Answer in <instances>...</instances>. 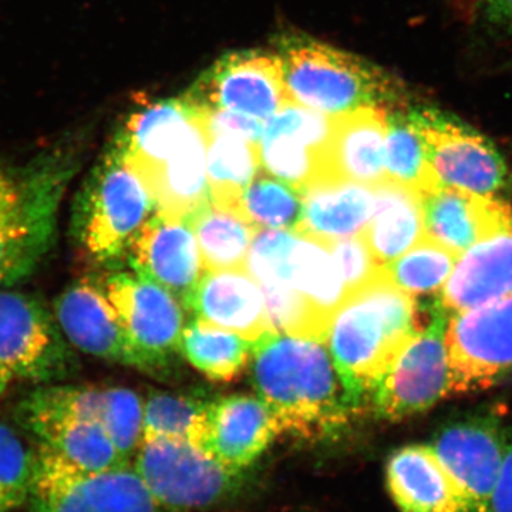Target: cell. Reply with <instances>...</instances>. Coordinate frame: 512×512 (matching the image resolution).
<instances>
[{"instance_id": "cell-1", "label": "cell", "mask_w": 512, "mask_h": 512, "mask_svg": "<svg viewBox=\"0 0 512 512\" xmlns=\"http://www.w3.org/2000/svg\"><path fill=\"white\" fill-rule=\"evenodd\" d=\"M251 380L282 433L332 436L355 412L325 343L268 332L252 342Z\"/></svg>"}, {"instance_id": "cell-2", "label": "cell", "mask_w": 512, "mask_h": 512, "mask_svg": "<svg viewBox=\"0 0 512 512\" xmlns=\"http://www.w3.org/2000/svg\"><path fill=\"white\" fill-rule=\"evenodd\" d=\"M423 326L416 298L383 274L342 303L330 319L325 345L355 412L367 409L377 379Z\"/></svg>"}, {"instance_id": "cell-3", "label": "cell", "mask_w": 512, "mask_h": 512, "mask_svg": "<svg viewBox=\"0 0 512 512\" xmlns=\"http://www.w3.org/2000/svg\"><path fill=\"white\" fill-rule=\"evenodd\" d=\"M76 160L55 151L25 165L0 160V289L30 278L56 241Z\"/></svg>"}, {"instance_id": "cell-4", "label": "cell", "mask_w": 512, "mask_h": 512, "mask_svg": "<svg viewBox=\"0 0 512 512\" xmlns=\"http://www.w3.org/2000/svg\"><path fill=\"white\" fill-rule=\"evenodd\" d=\"M286 97L326 116L387 107L397 89L382 69L312 37H281L276 49Z\"/></svg>"}, {"instance_id": "cell-5", "label": "cell", "mask_w": 512, "mask_h": 512, "mask_svg": "<svg viewBox=\"0 0 512 512\" xmlns=\"http://www.w3.org/2000/svg\"><path fill=\"white\" fill-rule=\"evenodd\" d=\"M154 212L150 191L113 144L74 200L72 237L90 262L113 266Z\"/></svg>"}, {"instance_id": "cell-6", "label": "cell", "mask_w": 512, "mask_h": 512, "mask_svg": "<svg viewBox=\"0 0 512 512\" xmlns=\"http://www.w3.org/2000/svg\"><path fill=\"white\" fill-rule=\"evenodd\" d=\"M451 313L433 302L423 328L403 346L370 392L367 410L380 420L399 421L436 406L453 394L446 346Z\"/></svg>"}, {"instance_id": "cell-7", "label": "cell", "mask_w": 512, "mask_h": 512, "mask_svg": "<svg viewBox=\"0 0 512 512\" xmlns=\"http://www.w3.org/2000/svg\"><path fill=\"white\" fill-rule=\"evenodd\" d=\"M53 309L32 293L0 289V363L15 380L62 382L79 369Z\"/></svg>"}, {"instance_id": "cell-8", "label": "cell", "mask_w": 512, "mask_h": 512, "mask_svg": "<svg viewBox=\"0 0 512 512\" xmlns=\"http://www.w3.org/2000/svg\"><path fill=\"white\" fill-rule=\"evenodd\" d=\"M133 467L160 510L173 512L217 504L237 487L241 476L191 441L168 437L141 441Z\"/></svg>"}, {"instance_id": "cell-9", "label": "cell", "mask_w": 512, "mask_h": 512, "mask_svg": "<svg viewBox=\"0 0 512 512\" xmlns=\"http://www.w3.org/2000/svg\"><path fill=\"white\" fill-rule=\"evenodd\" d=\"M141 370L163 375L180 353L184 330L183 305L163 286L137 272H114L103 282Z\"/></svg>"}, {"instance_id": "cell-10", "label": "cell", "mask_w": 512, "mask_h": 512, "mask_svg": "<svg viewBox=\"0 0 512 512\" xmlns=\"http://www.w3.org/2000/svg\"><path fill=\"white\" fill-rule=\"evenodd\" d=\"M453 394L488 389L512 373V295L451 313L446 330Z\"/></svg>"}, {"instance_id": "cell-11", "label": "cell", "mask_w": 512, "mask_h": 512, "mask_svg": "<svg viewBox=\"0 0 512 512\" xmlns=\"http://www.w3.org/2000/svg\"><path fill=\"white\" fill-rule=\"evenodd\" d=\"M423 137L439 185L495 195L507 181V167L494 144L456 116L433 109L409 110Z\"/></svg>"}, {"instance_id": "cell-12", "label": "cell", "mask_w": 512, "mask_h": 512, "mask_svg": "<svg viewBox=\"0 0 512 512\" xmlns=\"http://www.w3.org/2000/svg\"><path fill=\"white\" fill-rule=\"evenodd\" d=\"M201 110H227L266 121L288 100L278 57L264 50L222 56L184 94Z\"/></svg>"}, {"instance_id": "cell-13", "label": "cell", "mask_w": 512, "mask_h": 512, "mask_svg": "<svg viewBox=\"0 0 512 512\" xmlns=\"http://www.w3.org/2000/svg\"><path fill=\"white\" fill-rule=\"evenodd\" d=\"M507 439L500 420L476 416L450 424L430 444L467 512H490Z\"/></svg>"}, {"instance_id": "cell-14", "label": "cell", "mask_w": 512, "mask_h": 512, "mask_svg": "<svg viewBox=\"0 0 512 512\" xmlns=\"http://www.w3.org/2000/svg\"><path fill=\"white\" fill-rule=\"evenodd\" d=\"M53 313L70 345L86 355L141 370L119 313L92 278L73 282L53 301Z\"/></svg>"}, {"instance_id": "cell-15", "label": "cell", "mask_w": 512, "mask_h": 512, "mask_svg": "<svg viewBox=\"0 0 512 512\" xmlns=\"http://www.w3.org/2000/svg\"><path fill=\"white\" fill-rule=\"evenodd\" d=\"M282 434L279 421L259 397L232 394L208 404L195 446L228 470L251 467Z\"/></svg>"}, {"instance_id": "cell-16", "label": "cell", "mask_w": 512, "mask_h": 512, "mask_svg": "<svg viewBox=\"0 0 512 512\" xmlns=\"http://www.w3.org/2000/svg\"><path fill=\"white\" fill-rule=\"evenodd\" d=\"M127 256L134 272L163 286L181 305L205 272L190 224L157 211L138 231Z\"/></svg>"}, {"instance_id": "cell-17", "label": "cell", "mask_w": 512, "mask_h": 512, "mask_svg": "<svg viewBox=\"0 0 512 512\" xmlns=\"http://www.w3.org/2000/svg\"><path fill=\"white\" fill-rule=\"evenodd\" d=\"M204 128L200 111L185 97L147 104L131 114L114 144L141 181L170 163Z\"/></svg>"}, {"instance_id": "cell-18", "label": "cell", "mask_w": 512, "mask_h": 512, "mask_svg": "<svg viewBox=\"0 0 512 512\" xmlns=\"http://www.w3.org/2000/svg\"><path fill=\"white\" fill-rule=\"evenodd\" d=\"M421 198L426 237L458 256L484 238L512 228L510 204L495 195L440 185Z\"/></svg>"}, {"instance_id": "cell-19", "label": "cell", "mask_w": 512, "mask_h": 512, "mask_svg": "<svg viewBox=\"0 0 512 512\" xmlns=\"http://www.w3.org/2000/svg\"><path fill=\"white\" fill-rule=\"evenodd\" d=\"M184 308L194 319L255 342L269 332L264 293L247 269L205 271Z\"/></svg>"}, {"instance_id": "cell-20", "label": "cell", "mask_w": 512, "mask_h": 512, "mask_svg": "<svg viewBox=\"0 0 512 512\" xmlns=\"http://www.w3.org/2000/svg\"><path fill=\"white\" fill-rule=\"evenodd\" d=\"M16 416L40 447L79 470L99 473L130 464L120 456L106 430L93 421L47 409L26 397L19 403Z\"/></svg>"}, {"instance_id": "cell-21", "label": "cell", "mask_w": 512, "mask_h": 512, "mask_svg": "<svg viewBox=\"0 0 512 512\" xmlns=\"http://www.w3.org/2000/svg\"><path fill=\"white\" fill-rule=\"evenodd\" d=\"M387 107H365L336 116L326 153V180L369 187L386 180Z\"/></svg>"}, {"instance_id": "cell-22", "label": "cell", "mask_w": 512, "mask_h": 512, "mask_svg": "<svg viewBox=\"0 0 512 512\" xmlns=\"http://www.w3.org/2000/svg\"><path fill=\"white\" fill-rule=\"evenodd\" d=\"M512 295V228L484 238L458 256L440 293L450 313L468 311Z\"/></svg>"}, {"instance_id": "cell-23", "label": "cell", "mask_w": 512, "mask_h": 512, "mask_svg": "<svg viewBox=\"0 0 512 512\" xmlns=\"http://www.w3.org/2000/svg\"><path fill=\"white\" fill-rule=\"evenodd\" d=\"M386 484L400 512H467L430 444L397 448L387 460Z\"/></svg>"}, {"instance_id": "cell-24", "label": "cell", "mask_w": 512, "mask_h": 512, "mask_svg": "<svg viewBox=\"0 0 512 512\" xmlns=\"http://www.w3.org/2000/svg\"><path fill=\"white\" fill-rule=\"evenodd\" d=\"M375 211V188L346 180H322L302 191L295 232L322 241L363 234Z\"/></svg>"}, {"instance_id": "cell-25", "label": "cell", "mask_w": 512, "mask_h": 512, "mask_svg": "<svg viewBox=\"0 0 512 512\" xmlns=\"http://www.w3.org/2000/svg\"><path fill=\"white\" fill-rule=\"evenodd\" d=\"M265 284L292 286L311 302L328 326L332 316L348 299L342 272L326 241L298 232L284 264L271 278L259 282V285Z\"/></svg>"}, {"instance_id": "cell-26", "label": "cell", "mask_w": 512, "mask_h": 512, "mask_svg": "<svg viewBox=\"0 0 512 512\" xmlns=\"http://www.w3.org/2000/svg\"><path fill=\"white\" fill-rule=\"evenodd\" d=\"M373 188L375 211L360 235L383 268L426 237L423 198L413 188L387 178Z\"/></svg>"}, {"instance_id": "cell-27", "label": "cell", "mask_w": 512, "mask_h": 512, "mask_svg": "<svg viewBox=\"0 0 512 512\" xmlns=\"http://www.w3.org/2000/svg\"><path fill=\"white\" fill-rule=\"evenodd\" d=\"M185 221L194 231L205 271L245 269L258 227L211 201L205 202Z\"/></svg>"}, {"instance_id": "cell-28", "label": "cell", "mask_w": 512, "mask_h": 512, "mask_svg": "<svg viewBox=\"0 0 512 512\" xmlns=\"http://www.w3.org/2000/svg\"><path fill=\"white\" fill-rule=\"evenodd\" d=\"M261 171L258 144L235 136H208L207 180L210 201L238 214L239 200Z\"/></svg>"}, {"instance_id": "cell-29", "label": "cell", "mask_w": 512, "mask_h": 512, "mask_svg": "<svg viewBox=\"0 0 512 512\" xmlns=\"http://www.w3.org/2000/svg\"><path fill=\"white\" fill-rule=\"evenodd\" d=\"M251 346L235 333L192 319L183 330L180 353L208 379L229 382L247 366Z\"/></svg>"}, {"instance_id": "cell-30", "label": "cell", "mask_w": 512, "mask_h": 512, "mask_svg": "<svg viewBox=\"0 0 512 512\" xmlns=\"http://www.w3.org/2000/svg\"><path fill=\"white\" fill-rule=\"evenodd\" d=\"M384 168L387 180L413 188L420 195L440 187L430 167L426 144L409 111H389Z\"/></svg>"}, {"instance_id": "cell-31", "label": "cell", "mask_w": 512, "mask_h": 512, "mask_svg": "<svg viewBox=\"0 0 512 512\" xmlns=\"http://www.w3.org/2000/svg\"><path fill=\"white\" fill-rule=\"evenodd\" d=\"M73 470L92 512H160L156 498L131 464L99 473Z\"/></svg>"}, {"instance_id": "cell-32", "label": "cell", "mask_w": 512, "mask_h": 512, "mask_svg": "<svg viewBox=\"0 0 512 512\" xmlns=\"http://www.w3.org/2000/svg\"><path fill=\"white\" fill-rule=\"evenodd\" d=\"M259 164L265 174L301 192L326 180V154L302 138L286 133H262L258 143Z\"/></svg>"}, {"instance_id": "cell-33", "label": "cell", "mask_w": 512, "mask_h": 512, "mask_svg": "<svg viewBox=\"0 0 512 512\" xmlns=\"http://www.w3.org/2000/svg\"><path fill=\"white\" fill-rule=\"evenodd\" d=\"M457 259L458 255L424 237L406 254L384 265L382 274L390 284L417 298L441 291Z\"/></svg>"}, {"instance_id": "cell-34", "label": "cell", "mask_w": 512, "mask_h": 512, "mask_svg": "<svg viewBox=\"0 0 512 512\" xmlns=\"http://www.w3.org/2000/svg\"><path fill=\"white\" fill-rule=\"evenodd\" d=\"M26 503L32 512H92L77 485L73 467L43 447L35 454Z\"/></svg>"}, {"instance_id": "cell-35", "label": "cell", "mask_w": 512, "mask_h": 512, "mask_svg": "<svg viewBox=\"0 0 512 512\" xmlns=\"http://www.w3.org/2000/svg\"><path fill=\"white\" fill-rule=\"evenodd\" d=\"M208 404L194 394H151L144 403L143 440L168 437L195 444L204 426Z\"/></svg>"}, {"instance_id": "cell-36", "label": "cell", "mask_w": 512, "mask_h": 512, "mask_svg": "<svg viewBox=\"0 0 512 512\" xmlns=\"http://www.w3.org/2000/svg\"><path fill=\"white\" fill-rule=\"evenodd\" d=\"M238 215L258 228L295 231L301 221L302 194L282 181L258 177L242 194Z\"/></svg>"}, {"instance_id": "cell-37", "label": "cell", "mask_w": 512, "mask_h": 512, "mask_svg": "<svg viewBox=\"0 0 512 512\" xmlns=\"http://www.w3.org/2000/svg\"><path fill=\"white\" fill-rule=\"evenodd\" d=\"M35 454L18 434L0 424V512L16 510L28 501Z\"/></svg>"}, {"instance_id": "cell-38", "label": "cell", "mask_w": 512, "mask_h": 512, "mask_svg": "<svg viewBox=\"0 0 512 512\" xmlns=\"http://www.w3.org/2000/svg\"><path fill=\"white\" fill-rule=\"evenodd\" d=\"M326 244L342 272L348 296L366 288L382 275V266L376 261L362 235L326 241Z\"/></svg>"}, {"instance_id": "cell-39", "label": "cell", "mask_w": 512, "mask_h": 512, "mask_svg": "<svg viewBox=\"0 0 512 512\" xmlns=\"http://www.w3.org/2000/svg\"><path fill=\"white\" fill-rule=\"evenodd\" d=\"M197 110L200 111L208 136L225 134V136L244 138L258 144L264 133L265 121L254 119V117L227 110Z\"/></svg>"}, {"instance_id": "cell-40", "label": "cell", "mask_w": 512, "mask_h": 512, "mask_svg": "<svg viewBox=\"0 0 512 512\" xmlns=\"http://www.w3.org/2000/svg\"><path fill=\"white\" fill-rule=\"evenodd\" d=\"M490 512H512V436H508L503 467L491 498Z\"/></svg>"}, {"instance_id": "cell-41", "label": "cell", "mask_w": 512, "mask_h": 512, "mask_svg": "<svg viewBox=\"0 0 512 512\" xmlns=\"http://www.w3.org/2000/svg\"><path fill=\"white\" fill-rule=\"evenodd\" d=\"M481 5L488 22L512 32V0H481Z\"/></svg>"}, {"instance_id": "cell-42", "label": "cell", "mask_w": 512, "mask_h": 512, "mask_svg": "<svg viewBox=\"0 0 512 512\" xmlns=\"http://www.w3.org/2000/svg\"><path fill=\"white\" fill-rule=\"evenodd\" d=\"M13 382H15V379L10 375L9 370L0 363V402H2L3 397L8 393L10 384Z\"/></svg>"}]
</instances>
